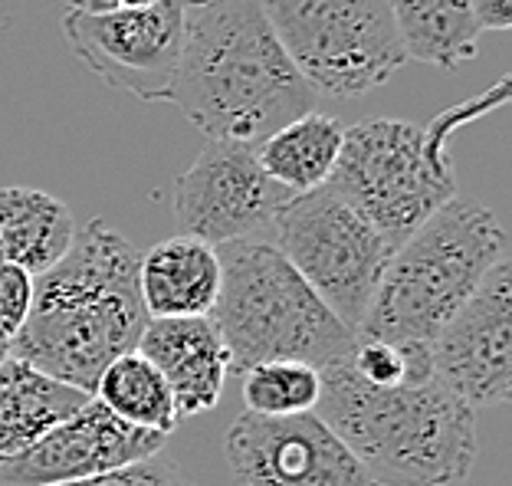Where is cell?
I'll return each instance as SVG.
<instances>
[{
  "instance_id": "obj_3",
  "label": "cell",
  "mask_w": 512,
  "mask_h": 486,
  "mask_svg": "<svg viewBox=\"0 0 512 486\" xmlns=\"http://www.w3.org/2000/svg\"><path fill=\"white\" fill-rule=\"evenodd\" d=\"M316 418L378 486H457L476 460V414L434 378L375 388L345 362L322 368Z\"/></svg>"
},
{
  "instance_id": "obj_27",
  "label": "cell",
  "mask_w": 512,
  "mask_h": 486,
  "mask_svg": "<svg viewBox=\"0 0 512 486\" xmlns=\"http://www.w3.org/2000/svg\"><path fill=\"white\" fill-rule=\"evenodd\" d=\"M63 4H73V0H63Z\"/></svg>"
},
{
  "instance_id": "obj_13",
  "label": "cell",
  "mask_w": 512,
  "mask_h": 486,
  "mask_svg": "<svg viewBox=\"0 0 512 486\" xmlns=\"http://www.w3.org/2000/svg\"><path fill=\"white\" fill-rule=\"evenodd\" d=\"M168 437L142 431L89 398L23 454L0 460V486H69L145 464Z\"/></svg>"
},
{
  "instance_id": "obj_15",
  "label": "cell",
  "mask_w": 512,
  "mask_h": 486,
  "mask_svg": "<svg viewBox=\"0 0 512 486\" xmlns=\"http://www.w3.org/2000/svg\"><path fill=\"white\" fill-rule=\"evenodd\" d=\"M138 293L148 319L211 316L220 293L217 247L197 237H168L138 260Z\"/></svg>"
},
{
  "instance_id": "obj_17",
  "label": "cell",
  "mask_w": 512,
  "mask_h": 486,
  "mask_svg": "<svg viewBox=\"0 0 512 486\" xmlns=\"http://www.w3.org/2000/svg\"><path fill=\"white\" fill-rule=\"evenodd\" d=\"M69 207L37 188H0V263L46 273L73 243Z\"/></svg>"
},
{
  "instance_id": "obj_18",
  "label": "cell",
  "mask_w": 512,
  "mask_h": 486,
  "mask_svg": "<svg viewBox=\"0 0 512 486\" xmlns=\"http://www.w3.org/2000/svg\"><path fill=\"white\" fill-rule=\"evenodd\" d=\"M404 60L460 69L480 50V23L470 0H391Z\"/></svg>"
},
{
  "instance_id": "obj_5",
  "label": "cell",
  "mask_w": 512,
  "mask_h": 486,
  "mask_svg": "<svg viewBox=\"0 0 512 486\" xmlns=\"http://www.w3.org/2000/svg\"><path fill=\"white\" fill-rule=\"evenodd\" d=\"M499 260H506V234L496 214L453 198L391 253L355 339L430 349Z\"/></svg>"
},
{
  "instance_id": "obj_8",
  "label": "cell",
  "mask_w": 512,
  "mask_h": 486,
  "mask_svg": "<svg viewBox=\"0 0 512 486\" xmlns=\"http://www.w3.org/2000/svg\"><path fill=\"white\" fill-rule=\"evenodd\" d=\"M270 243L345 329H362L394 253L362 214L322 184L279 211Z\"/></svg>"
},
{
  "instance_id": "obj_6",
  "label": "cell",
  "mask_w": 512,
  "mask_h": 486,
  "mask_svg": "<svg viewBox=\"0 0 512 486\" xmlns=\"http://www.w3.org/2000/svg\"><path fill=\"white\" fill-rule=\"evenodd\" d=\"M220 293L211 312L230 352V372L263 362H302L332 368L355 349V332L312 293L270 240L217 247Z\"/></svg>"
},
{
  "instance_id": "obj_12",
  "label": "cell",
  "mask_w": 512,
  "mask_h": 486,
  "mask_svg": "<svg viewBox=\"0 0 512 486\" xmlns=\"http://www.w3.org/2000/svg\"><path fill=\"white\" fill-rule=\"evenodd\" d=\"M230 486H378L316 414H247L224 437Z\"/></svg>"
},
{
  "instance_id": "obj_23",
  "label": "cell",
  "mask_w": 512,
  "mask_h": 486,
  "mask_svg": "<svg viewBox=\"0 0 512 486\" xmlns=\"http://www.w3.org/2000/svg\"><path fill=\"white\" fill-rule=\"evenodd\" d=\"M69 486H197V483L178 464H171V460L151 457L138 467L109 473V477H99V480L69 483Z\"/></svg>"
},
{
  "instance_id": "obj_24",
  "label": "cell",
  "mask_w": 512,
  "mask_h": 486,
  "mask_svg": "<svg viewBox=\"0 0 512 486\" xmlns=\"http://www.w3.org/2000/svg\"><path fill=\"white\" fill-rule=\"evenodd\" d=\"M480 30L506 33L512 27V0H470Z\"/></svg>"
},
{
  "instance_id": "obj_11",
  "label": "cell",
  "mask_w": 512,
  "mask_h": 486,
  "mask_svg": "<svg viewBox=\"0 0 512 486\" xmlns=\"http://www.w3.org/2000/svg\"><path fill=\"white\" fill-rule=\"evenodd\" d=\"M434 381L467 408L512 398V266L499 260L430 342Z\"/></svg>"
},
{
  "instance_id": "obj_22",
  "label": "cell",
  "mask_w": 512,
  "mask_h": 486,
  "mask_svg": "<svg viewBox=\"0 0 512 486\" xmlns=\"http://www.w3.org/2000/svg\"><path fill=\"white\" fill-rule=\"evenodd\" d=\"M33 283H37V276H30L23 266L0 263V329L4 332L17 335L27 322L33 306Z\"/></svg>"
},
{
  "instance_id": "obj_10",
  "label": "cell",
  "mask_w": 512,
  "mask_h": 486,
  "mask_svg": "<svg viewBox=\"0 0 512 486\" xmlns=\"http://www.w3.org/2000/svg\"><path fill=\"white\" fill-rule=\"evenodd\" d=\"M293 194L266 175L256 148L207 142L174 188V217L184 237L211 247L266 240Z\"/></svg>"
},
{
  "instance_id": "obj_19",
  "label": "cell",
  "mask_w": 512,
  "mask_h": 486,
  "mask_svg": "<svg viewBox=\"0 0 512 486\" xmlns=\"http://www.w3.org/2000/svg\"><path fill=\"white\" fill-rule=\"evenodd\" d=\"M342 138L345 129L332 115L309 112L256 145V158L266 175L296 198V194H309L329 181L342 152Z\"/></svg>"
},
{
  "instance_id": "obj_26",
  "label": "cell",
  "mask_w": 512,
  "mask_h": 486,
  "mask_svg": "<svg viewBox=\"0 0 512 486\" xmlns=\"http://www.w3.org/2000/svg\"><path fill=\"white\" fill-rule=\"evenodd\" d=\"M10 358H14V335L0 329V365L10 362Z\"/></svg>"
},
{
  "instance_id": "obj_1",
  "label": "cell",
  "mask_w": 512,
  "mask_h": 486,
  "mask_svg": "<svg viewBox=\"0 0 512 486\" xmlns=\"http://www.w3.org/2000/svg\"><path fill=\"white\" fill-rule=\"evenodd\" d=\"M171 102L207 142L256 148L316 112L319 92L286 56L260 0H188Z\"/></svg>"
},
{
  "instance_id": "obj_9",
  "label": "cell",
  "mask_w": 512,
  "mask_h": 486,
  "mask_svg": "<svg viewBox=\"0 0 512 486\" xmlns=\"http://www.w3.org/2000/svg\"><path fill=\"white\" fill-rule=\"evenodd\" d=\"M188 0H158L142 10H89L66 7L63 33L89 73L128 92L138 102H171L184 46Z\"/></svg>"
},
{
  "instance_id": "obj_21",
  "label": "cell",
  "mask_w": 512,
  "mask_h": 486,
  "mask_svg": "<svg viewBox=\"0 0 512 486\" xmlns=\"http://www.w3.org/2000/svg\"><path fill=\"white\" fill-rule=\"evenodd\" d=\"M322 375L302 362H263L243 372V404L260 418H299L319 404Z\"/></svg>"
},
{
  "instance_id": "obj_2",
  "label": "cell",
  "mask_w": 512,
  "mask_h": 486,
  "mask_svg": "<svg viewBox=\"0 0 512 486\" xmlns=\"http://www.w3.org/2000/svg\"><path fill=\"white\" fill-rule=\"evenodd\" d=\"M142 253L102 217L73 234L69 250L33 283V306L14 335V358L92 395L99 375L138 349L148 326L138 293Z\"/></svg>"
},
{
  "instance_id": "obj_20",
  "label": "cell",
  "mask_w": 512,
  "mask_h": 486,
  "mask_svg": "<svg viewBox=\"0 0 512 486\" xmlns=\"http://www.w3.org/2000/svg\"><path fill=\"white\" fill-rule=\"evenodd\" d=\"M92 398L119 421L142 427V431H155L161 437L174 434V427L181 424L171 388L158 375V368L138 352H125L115 358L99 375Z\"/></svg>"
},
{
  "instance_id": "obj_7",
  "label": "cell",
  "mask_w": 512,
  "mask_h": 486,
  "mask_svg": "<svg viewBox=\"0 0 512 486\" xmlns=\"http://www.w3.org/2000/svg\"><path fill=\"white\" fill-rule=\"evenodd\" d=\"M260 7L319 96H368L407 63L391 0H260Z\"/></svg>"
},
{
  "instance_id": "obj_16",
  "label": "cell",
  "mask_w": 512,
  "mask_h": 486,
  "mask_svg": "<svg viewBox=\"0 0 512 486\" xmlns=\"http://www.w3.org/2000/svg\"><path fill=\"white\" fill-rule=\"evenodd\" d=\"M92 395L37 372L20 358L0 365V460L23 454L30 444L76 414Z\"/></svg>"
},
{
  "instance_id": "obj_14",
  "label": "cell",
  "mask_w": 512,
  "mask_h": 486,
  "mask_svg": "<svg viewBox=\"0 0 512 486\" xmlns=\"http://www.w3.org/2000/svg\"><path fill=\"white\" fill-rule=\"evenodd\" d=\"M135 352L165 378L181 421L217 408L230 375V352L211 316L148 319Z\"/></svg>"
},
{
  "instance_id": "obj_4",
  "label": "cell",
  "mask_w": 512,
  "mask_h": 486,
  "mask_svg": "<svg viewBox=\"0 0 512 486\" xmlns=\"http://www.w3.org/2000/svg\"><path fill=\"white\" fill-rule=\"evenodd\" d=\"M509 79H499L483 96L440 112L421 125L401 119H368L345 129L342 152L325 188L365 217L398 250L430 214L457 198L450 138L460 125L506 106Z\"/></svg>"
},
{
  "instance_id": "obj_25",
  "label": "cell",
  "mask_w": 512,
  "mask_h": 486,
  "mask_svg": "<svg viewBox=\"0 0 512 486\" xmlns=\"http://www.w3.org/2000/svg\"><path fill=\"white\" fill-rule=\"evenodd\" d=\"M151 4H158V0H73L66 7L89 10V14H112V10H142Z\"/></svg>"
}]
</instances>
